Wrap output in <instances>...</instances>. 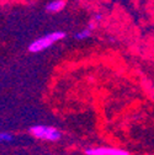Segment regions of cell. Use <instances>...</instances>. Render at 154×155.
Instances as JSON below:
<instances>
[{
	"label": "cell",
	"instance_id": "cell-1",
	"mask_svg": "<svg viewBox=\"0 0 154 155\" xmlns=\"http://www.w3.org/2000/svg\"><path fill=\"white\" fill-rule=\"evenodd\" d=\"M65 37V33L64 32H61V31H55V32H51L43 37H40V38H37L36 41H33L28 49L30 52L32 53H37V52H41L48 47H51L53 43H55L57 41H59L62 40V38Z\"/></svg>",
	"mask_w": 154,
	"mask_h": 155
},
{
	"label": "cell",
	"instance_id": "cell-2",
	"mask_svg": "<svg viewBox=\"0 0 154 155\" xmlns=\"http://www.w3.org/2000/svg\"><path fill=\"white\" fill-rule=\"evenodd\" d=\"M30 133L33 134L36 138L52 140V142H55L61 138V133L58 130L53 127H47V126H35L30 128Z\"/></svg>",
	"mask_w": 154,
	"mask_h": 155
},
{
	"label": "cell",
	"instance_id": "cell-4",
	"mask_svg": "<svg viewBox=\"0 0 154 155\" xmlns=\"http://www.w3.org/2000/svg\"><path fill=\"white\" fill-rule=\"evenodd\" d=\"M64 5H65L64 0H53L49 4H47L46 10L48 12H58L64 8Z\"/></svg>",
	"mask_w": 154,
	"mask_h": 155
},
{
	"label": "cell",
	"instance_id": "cell-3",
	"mask_svg": "<svg viewBox=\"0 0 154 155\" xmlns=\"http://www.w3.org/2000/svg\"><path fill=\"white\" fill-rule=\"evenodd\" d=\"M86 155H129L128 151L121 149H111V148H95V149H86Z\"/></svg>",
	"mask_w": 154,
	"mask_h": 155
},
{
	"label": "cell",
	"instance_id": "cell-5",
	"mask_svg": "<svg viewBox=\"0 0 154 155\" xmlns=\"http://www.w3.org/2000/svg\"><path fill=\"white\" fill-rule=\"evenodd\" d=\"M90 35H91V30L88 27V28H85V30H83L78 33H75V38L76 40H85V38L90 37Z\"/></svg>",
	"mask_w": 154,
	"mask_h": 155
},
{
	"label": "cell",
	"instance_id": "cell-6",
	"mask_svg": "<svg viewBox=\"0 0 154 155\" xmlns=\"http://www.w3.org/2000/svg\"><path fill=\"white\" fill-rule=\"evenodd\" d=\"M12 140V135L9 133H0V143L2 142H10Z\"/></svg>",
	"mask_w": 154,
	"mask_h": 155
},
{
	"label": "cell",
	"instance_id": "cell-7",
	"mask_svg": "<svg viewBox=\"0 0 154 155\" xmlns=\"http://www.w3.org/2000/svg\"><path fill=\"white\" fill-rule=\"evenodd\" d=\"M100 20H101V15H100V14H96V15H95V17H94V20H92V21H95V22H99Z\"/></svg>",
	"mask_w": 154,
	"mask_h": 155
}]
</instances>
